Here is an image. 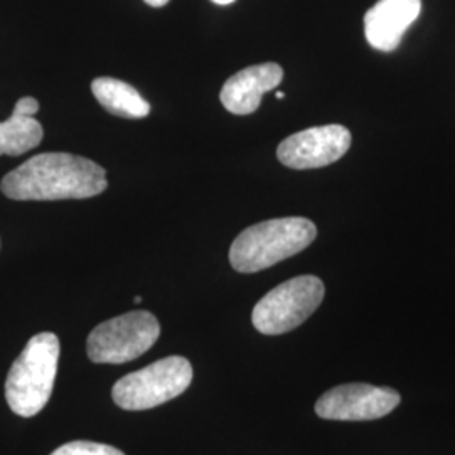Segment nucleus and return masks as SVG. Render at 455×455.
Wrapping results in <instances>:
<instances>
[{"instance_id": "1", "label": "nucleus", "mask_w": 455, "mask_h": 455, "mask_svg": "<svg viewBox=\"0 0 455 455\" xmlns=\"http://www.w3.org/2000/svg\"><path fill=\"white\" fill-rule=\"evenodd\" d=\"M105 169L66 152H44L9 172L0 189L14 201L88 199L107 189Z\"/></svg>"}, {"instance_id": "2", "label": "nucleus", "mask_w": 455, "mask_h": 455, "mask_svg": "<svg viewBox=\"0 0 455 455\" xmlns=\"http://www.w3.org/2000/svg\"><path fill=\"white\" fill-rule=\"evenodd\" d=\"M317 236L307 218H276L246 228L229 248V263L240 274H255L304 251Z\"/></svg>"}, {"instance_id": "3", "label": "nucleus", "mask_w": 455, "mask_h": 455, "mask_svg": "<svg viewBox=\"0 0 455 455\" xmlns=\"http://www.w3.org/2000/svg\"><path fill=\"white\" fill-rule=\"evenodd\" d=\"M61 346L56 334L41 332L26 344L5 379V400L19 417H34L48 405Z\"/></svg>"}, {"instance_id": "4", "label": "nucleus", "mask_w": 455, "mask_h": 455, "mask_svg": "<svg viewBox=\"0 0 455 455\" xmlns=\"http://www.w3.org/2000/svg\"><path fill=\"white\" fill-rule=\"evenodd\" d=\"M193 381V366L182 356L159 359L146 368L127 374L115 383V405L129 411H142L178 398Z\"/></svg>"}, {"instance_id": "5", "label": "nucleus", "mask_w": 455, "mask_h": 455, "mask_svg": "<svg viewBox=\"0 0 455 455\" xmlns=\"http://www.w3.org/2000/svg\"><path fill=\"white\" fill-rule=\"evenodd\" d=\"M324 293V283L317 276L291 278L261 297L251 314V323L265 336L291 332L317 310Z\"/></svg>"}, {"instance_id": "6", "label": "nucleus", "mask_w": 455, "mask_h": 455, "mask_svg": "<svg viewBox=\"0 0 455 455\" xmlns=\"http://www.w3.org/2000/svg\"><path fill=\"white\" fill-rule=\"evenodd\" d=\"M159 336L157 317L147 310H133L97 325L88 336L86 353L98 364H122L146 355Z\"/></svg>"}, {"instance_id": "7", "label": "nucleus", "mask_w": 455, "mask_h": 455, "mask_svg": "<svg viewBox=\"0 0 455 455\" xmlns=\"http://www.w3.org/2000/svg\"><path fill=\"white\" fill-rule=\"evenodd\" d=\"M398 391L366 383H349L325 391L315 403V413L325 420L363 422L387 417L400 405Z\"/></svg>"}, {"instance_id": "8", "label": "nucleus", "mask_w": 455, "mask_h": 455, "mask_svg": "<svg viewBox=\"0 0 455 455\" xmlns=\"http://www.w3.org/2000/svg\"><path fill=\"white\" fill-rule=\"evenodd\" d=\"M353 142L342 125H323L297 132L276 148V157L289 169H319L339 161Z\"/></svg>"}, {"instance_id": "9", "label": "nucleus", "mask_w": 455, "mask_h": 455, "mask_svg": "<svg viewBox=\"0 0 455 455\" xmlns=\"http://www.w3.org/2000/svg\"><path fill=\"white\" fill-rule=\"evenodd\" d=\"M422 12V0H378L364 14V36L371 48L391 52Z\"/></svg>"}, {"instance_id": "10", "label": "nucleus", "mask_w": 455, "mask_h": 455, "mask_svg": "<svg viewBox=\"0 0 455 455\" xmlns=\"http://www.w3.org/2000/svg\"><path fill=\"white\" fill-rule=\"evenodd\" d=\"M283 80V69L276 63L250 66L233 75L221 90V103L229 114L250 115L260 108L261 97Z\"/></svg>"}, {"instance_id": "11", "label": "nucleus", "mask_w": 455, "mask_h": 455, "mask_svg": "<svg viewBox=\"0 0 455 455\" xmlns=\"http://www.w3.org/2000/svg\"><path fill=\"white\" fill-rule=\"evenodd\" d=\"M39 101L33 97L20 98L9 120L0 122V156H22L43 140V125L34 118Z\"/></svg>"}, {"instance_id": "12", "label": "nucleus", "mask_w": 455, "mask_h": 455, "mask_svg": "<svg viewBox=\"0 0 455 455\" xmlns=\"http://www.w3.org/2000/svg\"><path fill=\"white\" fill-rule=\"evenodd\" d=\"M92 92L98 103L112 115L124 118H146L150 105L132 84L101 76L92 83Z\"/></svg>"}, {"instance_id": "13", "label": "nucleus", "mask_w": 455, "mask_h": 455, "mask_svg": "<svg viewBox=\"0 0 455 455\" xmlns=\"http://www.w3.org/2000/svg\"><path fill=\"white\" fill-rule=\"evenodd\" d=\"M51 455H125L122 451L115 449L107 443L88 442V440H75L58 447Z\"/></svg>"}, {"instance_id": "14", "label": "nucleus", "mask_w": 455, "mask_h": 455, "mask_svg": "<svg viewBox=\"0 0 455 455\" xmlns=\"http://www.w3.org/2000/svg\"><path fill=\"white\" fill-rule=\"evenodd\" d=\"M144 2L150 7H164L169 0H144Z\"/></svg>"}, {"instance_id": "15", "label": "nucleus", "mask_w": 455, "mask_h": 455, "mask_svg": "<svg viewBox=\"0 0 455 455\" xmlns=\"http://www.w3.org/2000/svg\"><path fill=\"white\" fill-rule=\"evenodd\" d=\"M214 4H218V5H228V4H233L235 0H212Z\"/></svg>"}, {"instance_id": "16", "label": "nucleus", "mask_w": 455, "mask_h": 455, "mask_svg": "<svg viewBox=\"0 0 455 455\" xmlns=\"http://www.w3.org/2000/svg\"><path fill=\"white\" fill-rule=\"evenodd\" d=\"M283 97H285V93H282V92H276V98H278V100H282Z\"/></svg>"}, {"instance_id": "17", "label": "nucleus", "mask_w": 455, "mask_h": 455, "mask_svg": "<svg viewBox=\"0 0 455 455\" xmlns=\"http://www.w3.org/2000/svg\"><path fill=\"white\" fill-rule=\"evenodd\" d=\"M133 300H135V304H140V302H142V297H135Z\"/></svg>"}]
</instances>
